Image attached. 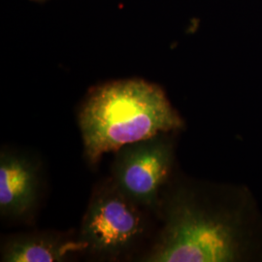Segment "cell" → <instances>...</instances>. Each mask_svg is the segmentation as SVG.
<instances>
[{"instance_id": "1", "label": "cell", "mask_w": 262, "mask_h": 262, "mask_svg": "<svg viewBox=\"0 0 262 262\" xmlns=\"http://www.w3.org/2000/svg\"><path fill=\"white\" fill-rule=\"evenodd\" d=\"M214 191L194 185L165 187L159 202L162 227L150 262L240 261L250 253L245 205H229Z\"/></svg>"}, {"instance_id": "2", "label": "cell", "mask_w": 262, "mask_h": 262, "mask_svg": "<svg viewBox=\"0 0 262 262\" xmlns=\"http://www.w3.org/2000/svg\"><path fill=\"white\" fill-rule=\"evenodd\" d=\"M78 121L85 158L93 164L127 144L185 126L162 89L141 79L95 88L84 99Z\"/></svg>"}, {"instance_id": "3", "label": "cell", "mask_w": 262, "mask_h": 262, "mask_svg": "<svg viewBox=\"0 0 262 262\" xmlns=\"http://www.w3.org/2000/svg\"><path fill=\"white\" fill-rule=\"evenodd\" d=\"M144 208L126 196L110 180L94 190L78 240L83 251L114 260L140 242L147 222Z\"/></svg>"}, {"instance_id": "4", "label": "cell", "mask_w": 262, "mask_h": 262, "mask_svg": "<svg viewBox=\"0 0 262 262\" xmlns=\"http://www.w3.org/2000/svg\"><path fill=\"white\" fill-rule=\"evenodd\" d=\"M115 152L113 182L138 205L158 213L175 158L170 133L127 144Z\"/></svg>"}, {"instance_id": "5", "label": "cell", "mask_w": 262, "mask_h": 262, "mask_svg": "<svg viewBox=\"0 0 262 262\" xmlns=\"http://www.w3.org/2000/svg\"><path fill=\"white\" fill-rule=\"evenodd\" d=\"M40 169L34 159L17 150L0 152V215L10 221L27 220L37 205Z\"/></svg>"}, {"instance_id": "6", "label": "cell", "mask_w": 262, "mask_h": 262, "mask_svg": "<svg viewBox=\"0 0 262 262\" xmlns=\"http://www.w3.org/2000/svg\"><path fill=\"white\" fill-rule=\"evenodd\" d=\"M83 251L78 238L54 232L12 235L1 246V261L53 262L66 260L71 253Z\"/></svg>"}]
</instances>
